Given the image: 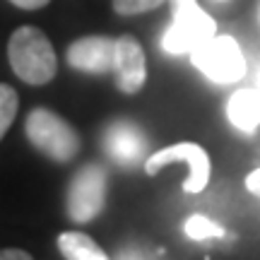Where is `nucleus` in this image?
<instances>
[{"label":"nucleus","instance_id":"nucleus-11","mask_svg":"<svg viewBox=\"0 0 260 260\" xmlns=\"http://www.w3.org/2000/svg\"><path fill=\"white\" fill-rule=\"evenodd\" d=\"M58 251L65 260H109L102 246L82 232H63L58 236Z\"/></svg>","mask_w":260,"mask_h":260},{"label":"nucleus","instance_id":"nucleus-5","mask_svg":"<svg viewBox=\"0 0 260 260\" xmlns=\"http://www.w3.org/2000/svg\"><path fill=\"white\" fill-rule=\"evenodd\" d=\"M106 205V171L87 164L70 181L68 190V217L75 224H87L99 217Z\"/></svg>","mask_w":260,"mask_h":260},{"label":"nucleus","instance_id":"nucleus-14","mask_svg":"<svg viewBox=\"0 0 260 260\" xmlns=\"http://www.w3.org/2000/svg\"><path fill=\"white\" fill-rule=\"evenodd\" d=\"M167 0H113L111 5L118 15H142L149 10H157L159 5H164Z\"/></svg>","mask_w":260,"mask_h":260},{"label":"nucleus","instance_id":"nucleus-7","mask_svg":"<svg viewBox=\"0 0 260 260\" xmlns=\"http://www.w3.org/2000/svg\"><path fill=\"white\" fill-rule=\"evenodd\" d=\"M68 65L84 75L113 73L116 65V39L111 37H82L68 46Z\"/></svg>","mask_w":260,"mask_h":260},{"label":"nucleus","instance_id":"nucleus-6","mask_svg":"<svg viewBox=\"0 0 260 260\" xmlns=\"http://www.w3.org/2000/svg\"><path fill=\"white\" fill-rule=\"evenodd\" d=\"M174 161H186L188 164V176L183 181V190L186 193H203L207 181H210V154L198 142H176L171 147H161L154 154H149L145 159V171L149 176H154Z\"/></svg>","mask_w":260,"mask_h":260},{"label":"nucleus","instance_id":"nucleus-10","mask_svg":"<svg viewBox=\"0 0 260 260\" xmlns=\"http://www.w3.org/2000/svg\"><path fill=\"white\" fill-rule=\"evenodd\" d=\"M226 118L236 130L253 133L260 125V92L258 89H239L226 104Z\"/></svg>","mask_w":260,"mask_h":260},{"label":"nucleus","instance_id":"nucleus-16","mask_svg":"<svg viewBox=\"0 0 260 260\" xmlns=\"http://www.w3.org/2000/svg\"><path fill=\"white\" fill-rule=\"evenodd\" d=\"M10 3L19 10H41V8H46L51 0H10Z\"/></svg>","mask_w":260,"mask_h":260},{"label":"nucleus","instance_id":"nucleus-4","mask_svg":"<svg viewBox=\"0 0 260 260\" xmlns=\"http://www.w3.org/2000/svg\"><path fill=\"white\" fill-rule=\"evenodd\" d=\"M190 60L207 80L219 84L239 82L246 75V58L232 37H212L200 48H195Z\"/></svg>","mask_w":260,"mask_h":260},{"label":"nucleus","instance_id":"nucleus-3","mask_svg":"<svg viewBox=\"0 0 260 260\" xmlns=\"http://www.w3.org/2000/svg\"><path fill=\"white\" fill-rule=\"evenodd\" d=\"M174 10V22L161 37V48L169 56H190L205 41L217 37L214 22L198 0H169Z\"/></svg>","mask_w":260,"mask_h":260},{"label":"nucleus","instance_id":"nucleus-1","mask_svg":"<svg viewBox=\"0 0 260 260\" xmlns=\"http://www.w3.org/2000/svg\"><path fill=\"white\" fill-rule=\"evenodd\" d=\"M8 60L12 73L34 87L48 84L58 73V58L51 39L31 24H24L10 34Z\"/></svg>","mask_w":260,"mask_h":260},{"label":"nucleus","instance_id":"nucleus-19","mask_svg":"<svg viewBox=\"0 0 260 260\" xmlns=\"http://www.w3.org/2000/svg\"><path fill=\"white\" fill-rule=\"evenodd\" d=\"M255 89H258V92H260V73H258V87H255Z\"/></svg>","mask_w":260,"mask_h":260},{"label":"nucleus","instance_id":"nucleus-9","mask_svg":"<svg viewBox=\"0 0 260 260\" xmlns=\"http://www.w3.org/2000/svg\"><path fill=\"white\" fill-rule=\"evenodd\" d=\"M104 149L113 161H118L123 167H133L135 161L145 157L147 142L138 125H133L130 121H116L104 133Z\"/></svg>","mask_w":260,"mask_h":260},{"label":"nucleus","instance_id":"nucleus-2","mask_svg":"<svg viewBox=\"0 0 260 260\" xmlns=\"http://www.w3.org/2000/svg\"><path fill=\"white\" fill-rule=\"evenodd\" d=\"M24 135L37 152L58 164L73 161L75 154L80 152L77 130L51 109H34L29 113L24 121Z\"/></svg>","mask_w":260,"mask_h":260},{"label":"nucleus","instance_id":"nucleus-13","mask_svg":"<svg viewBox=\"0 0 260 260\" xmlns=\"http://www.w3.org/2000/svg\"><path fill=\"white\" fill-rule=\"evenodd\" d=\"M186 236L193 239V241H205V239H219L224 236V229L217 222H212L210 217L205 214H193L186 219Z\"/></svg>","mask_w":260,"mask_h":260},{"label":"nucleus","instance_id":"nucleus-8","mask_svg":"<svg viewBox=\"0 0 260 260\" xmlns=\"http://www.w3.org/2000/svg\"><path fill=\"white\" fill-rule=\"evenodd\" d=\"M116 84L123 94H138L147 82V60L138 39L118 37L116 39Z\"/></svg>","mask_w":260,"mask_h":260},{"label":"nucleus","instance_id":"nucleus-12","mask_svg":"<svg viewBox=\"0 0 260 260\" xmlns=\"http://www.w3.org/2000/svg\"><path fill=\"white\" fill-rule=\"evenodd\" d=\"M19 109V96L15 92V87L0 82V140L5 138V133L12 128V123L17 118Z\"/></svg>","mask_w":260,"mask_h":260},{"label":"nucleus","instance_id":"nucleus-15","mask_svg":"<svg viewBox=\"0 0 260 260\" xmlns=\"http://www.w3.org/2000/svg\"><path fill=\"white\" fill-rule=\"evenodd\" d=\"M0 260H34L22 248H0Z\"/></svg>","mask_w":260,"mask_h":260},{"label":"nucleus","instance_id":"nucleus-18","mask_svg":"<svg viewBox=\"0 0 260 260\" xmlns=\"http://www.w3.org/2000/svg\"><path fill=\"white\" fill-rule=\"evenodd\" d=\"M121 260H149V258H145V255L138 253V251H128V253H123L121 255Z\"/></svg>","mask_w":260,"mask_h":260},{"label":"nucleus","instance_id":"nucleus-17","mask_svg":"<svg viewBox=\"0 0 260 260\" xmlns=\"http://www.w3.org/2000/svg\"><path fill=\"white\" fill-rule=\"evenodd\" d=\"M246 188H248L253 195H260V169H255L253 174L246 176Z\"/></svg>","mask_w":260,"mask_h":260}]
</instances>
